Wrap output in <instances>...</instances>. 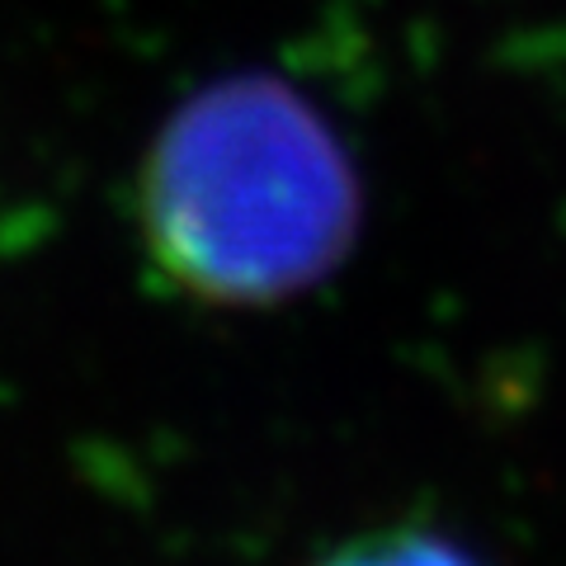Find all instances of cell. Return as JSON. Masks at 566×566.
<instances>
[{
	"instance_id": "cell-1",
	"label": "cell",
	"mask_w": 566,
	"mask_h": 566,
	"mask_svg": "<svg viewBox=\"0 0 566 566\" xmlns=\"http://www.w3.org/2000/svg\"><path fill=\"white\" fill-rule=\"evenodd\" d=\"M359 222V185L335 133L283 81L208 85L151 147L147 251L199 303H279L316 283Z\"/></svg>"
},
{
	"instance_id": "cell-2",
	"label": "cell",
	"mask_w": 566,
	"mask_h": 566,
	"mask_svg": "<svg viewBox=\"0 0 566 566\" xmlns=\"http://www.w3.org/2000/svg\"><path fill=\"white\" fill-rule=\"evenodd\" d=\"M312 566H482V562L458 538L439 534L430 524H392L331 547Z\"/></svg>"
}]
</instances>
